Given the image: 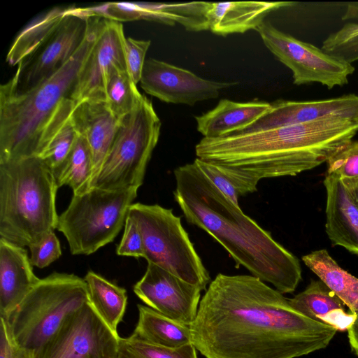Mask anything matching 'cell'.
<instances>
[{
  "label": "cell",
  "instance_id": "1",
  "mask_svg": "<svg viewBox=\"0 0 358 358\" xmlns=\"http://www.w3.org/2000/svg\"><path fill=\"white\" fill-rule=\"evenodd\" d=\"M189 327L206 358H296L325 348L337 332L259 278L224 273L210 282Z\"/></svg>",
  "mask_w": 358,
  "mask_h": 358
},
{
  "label": "cell",
  "instance_id": "2",
  "mask_svg": "<svg viewBox=\"0 0 358 358\" xmlns=\"http://www.w3.org/2000/svg\"><path fill=\"white\" fill-rule=\"evenodd\" d=\"M357 132L358 120L332 116L257 132L203 137L195 153L227 175L243 196L255 192L264 178L294 176L327 162Z\"/></svg>",
  "mask_w": 358,
  "mask_h": 358
},
{
  "label": "cell",
  "instance_id": "3",
  "mask_svg": "<svg viewBox=\"0 0 358 358\" xmlns=\"http://www.w3.org/2000/svg\"><path fill=\"white\" fill-rule=\"evenodd\" d=\"M175 201L186 220L210 235L243 266L282 294L302 279L298 258L220 192L192 162L174 171Z\"/></svg>",
  "mask_w": 358,
  "mask_h": 358
},
{
  "label": "cell",
  "instance_id": "4",
  "mask_svg": "<svg viewBox=\"0 0 358 358\" xmlns=\"http://www.w3.org/2000/svg\"><path fill=\"white\" fill-rule=\"evenodd\" d=\"M103 18L91 17L88 32L74 55L52 75L26 90L18 85L20 65L0 87V163L38 156L42 138L62 103L71 96L96 41Z\"/></svg>",
  "mask_w": 358,
  "mask_h": 358
},
{
  "label": "cell",
  "instance_id": "5",
  "mask_svg": "<svg viewBox=\"0 0 358 358\" xmlns=\"http://www.w3.org/2000/svg\"><path fill=\"white\" fill-rule=\"evenodd\" d=\"M58 188L37 156L0 163V238L24 248L54 231Z\"/></svg>",
  "mask_w": 358,
  "mask_h": 358
},
{
  "label": "cell",
  "instance_id": "6",
  "mask_svg": "<svg viewBox=\"0 0 358 358\" xmlns=\"http://www.w3.org/2000/svg\"><path fill=\"white\" fill-rule=\"evenodd\" d=\"M87 303L84 278L55 272L41 279L3 319L15 341L37 355L65 322Z\"/></svg>",
  "mask_w": 358,
  "mask_h": 358
},
{
  "label": "cell",
  "instance_id": "7",
  "mask_svg": "<svg viewBox=\"0 0 358 358\" xmlns=\"http://www.w3.org/2000/svg\"><path fill=\"white\" fill-rule=\"evenodd\" d=\"M128 216L141 232L144 256L152 263L192 285L206 289L211 282L180 217L158 204L132 203Z\"/></svg>",
  "mask_w": 358,
  "mask_h": 358
},
{
  "label": "cell",
  "instance_id": "8",
  "mask_svg": "<svg viewBox=\"0 0 358 358\" xmlns=\"http://www.w3.org/2000/svg\"><path fill=\"white\" fill-rule=\"evenodd\" d=\"M137 191L92 187L73 194L69 206L59 215L57 226L71 254L89 255L112 242L124 226Z\"/></svg>",
  "mask_w": 358,
  "mask_h": 358
},
{
  "label": "cell",
  "instance_id": "9",
  "mask_svg": "<svg viewBox=\"0 0 358 358\" xmlns=\"http://www.w3.org/2000/svg\"><path fill=\"white\" fill-rule=\"evenodd\" d=\"M161 121L152 101L142 94L124 117L92 187L107 190L138 189L158 142Z\"/></svg>",
  "mask_w": 358,
  "mask_h": 358
},
{
  "label": "cell",
  "instance_id": "10",
  "mask_svg": "<svg viewBox=\"0 0 358 358\" xmlns=\"http://www.w3.org/2000/svg\"><path fill=\"white\" fill-rule=\"evenodd\" d=\"M257 31L265 46L292 71L296 85L319 83L331 89L348 84L355 71L352 64L278 30L269 22L264 21Z\"/></svg>",
  "mask_w": 358,
  "mask_h": 358
},
{
  "label": "cell",
  "instance_id": "11",
  "mask_svg": "<svg viewBox=\"0 0 358 358\" xmlns=\"http://www.w3.org/2000/svg\"><path fill=\"white\" fill-rule=\"evenodd\" d=\"M120 338L87 303L65 322L36 358H117Z\"/></svg>",
  "mask_w": 358,
  "mask_h": 358
},
{
  "label": "cell",
  "instance_id": "12",
  "mask_svg": "<svg viewBox=\"0 0 358 358\" xmlns=\"http://www.w3.org/2000/svg\"><path fill=\"white\" fill-rule=\"evenodd\" d=\"M133 290L148 307L188 326L196 316L202 291L152 263Z\"/></svg>",
  "mask_w": 358,
  "mask_h": 358
},
{
  "label": "cell",
  "instance_id": "13",
  "mask_svg": "<svg viewBox=\"0 0 358 358\" xmlns=\"http://www.w3.org/2000/svg\"><path fill=\"white\" fill-rule=\"evenodd\" d=\"M236 83L204 79L189 70L153 58L145 60L140 80L147 94L166 103L189 106L215 99L221 90Z\"/></svg>",
  "mask_w": 358,
  "mask_h": 358
},
{
  "label": "cell",
  "instance_id": "14",
  "mask_svg": "<svg viewBox=\"0 0 358 358\" xmlns=\"http://www.w3.org/2000/svg\"><path fill=\"white\" fill-rule=\"evenodd\" d=\"M122 24L103 18L96 41L79 73L71 99L106 101L105 82L110 69L127 70Z\"/></svg>",
  "mask_w": 358,
  "mask_h": 358
},
{
  "label": "cell",
  "instance_id": "15",
  "mask_svg": "<svg viewBox=\"0 0 358 358\" xmlns=\"http://www.w3.org/2000/svg\"><path fill=\"white\" fill-rule=\"evenodd\" d=\"M90 16L73 6L48 41L27 62H21L23 90L46 79L77 52L89 30ZM22 90V91H23Z\"/></svg>",
  "mask_w": 358,
  "mask_h": 358
},
{
  "label": "cell",
  "instance_id": "16",
  "mask_svg": "<svg viewBox=\"0 0 358 358\" xmlns=\"http://www.w3.org/2000/svg\"><path fill=\"white\" fill-rule=\"evenodd\" d=\"M332 116L358 120V95L317 101L277 100L269 110L247 128L233 134H248L307 123Z\"/></svg>",
  "mask_w": 358,
  "mask_h": 358
},
{
  "label": "cell",
  "instance_id": "17",
  "mask_svg": "<svg viewBox=\"0 0 358 358\" xmlns=\"http://www.w3.org/2000/svg\"><path fill=\"white\" fill-rule=\"evenodd\" d=\"M71 119L78 134L85 138L92 152V186L110 149L120 120L103 100H85L75 103Z\"/></svg>",
  "mask_w": 358,
  "mask_h": 358
},
{
  "label": "cell",
  "instance_id": "18",
  "mask_svg": "<svg viewBox=\"0 0 358 358\" xmlns=\"http://www.w3.org/2000/svg\"><path fill=\"white\" fill-rule=\"evenodd\" d=\"M27 251L0 238V317L6 318L40 281Z\"/></svg>",
  "mask_w": 358,
  "mask_h": 358
},
{
  "label": "cell",
  "instance_id": "19",
  "mask_svg": "<svg viewBox=\"0 0 358 358\" xmlns=\"http://www.w3.org/2000/svg\"><path fill=\"white\" fill-rule=\"evenodd\" d=\"M325 230L334 245L358 255V209L342 180L327 174Z\"/></svg>",
  "mask_w": 358,
  "mask_h": 358
},
{
  "label": "cell",
  "instance_id": "20",
  "mask_svg": "<svg viewBox=\"0 0 358 358\" xmlns=\"http://www.w3.org/2000/svg\"><path fill=\"white\" fill-rule=\"evenodd\" d=\"M289 1H232L210 3L207 13L208 28L220 36L243 34L255 29L272 10L290 6Z\"/></svg>",
  "mask_w": 358,
  "mask_h": 358
},
{
  "label": "cell",
  "instance_id": "21",
  "mask_svg": "<svg viewBox=\"0 0 358 358\" xmlns=\"http://www.w3.org/2000/svg\"><path fill=\"white\" fill-rule=\"evenodd\" d=\"M270 107L271 103L264 101L236 102L223 99L212 110L194 117L196 128L204 138L226 136L250 126Z\"/></svg>",
  "mask_w": 358,
  "mask_h": 358
},
{
  "label": "cell",
  "instance_id": "22",
  "mask_svg": "<svg viewBox=\"0 0 358 358\" xmlns=\"http://www.w3.org/2000/svg\"><path fill=\"white\" fill-rule=\"evenodd\" d=\"M289 302L306 317L330 325L337 331L348 330L356 317V314L345 311V303L321 280H312Z\"/></svg>",
  "mask_w": 358,
  "mask_h": 358
},
{
  "label": "cell",
  "instance_id": "23",
  "mask_svg": "<svg viewBox=\"0 0 358 358\" xmlns=\"http://www.w3.org/2000/svg\"><path fill=\"white\" fill-rule=\"evenodd\" d=\"M75 102L65 100L53 116L42 138L38 154L53 174L71 152L78 138L71 113Z\"/></svg>",
  "mask_w": 358,
  "mask_h": 358
},
{
  "label": "cell",
  "instance_id": "24",
  "mask_svg": "<svg viewBox=\"0 0 358 358\" xmlns=\"http://www.w3.org/2000/svg\"><path fill=\"white\" fill-rule=\"evenodd\" d=\"M138 319L131 336L149 344L177 349L192 344L190 327L141 304L137 305Z\"/></svg>",
  "mask_w": 358,
  "mask_h": 358
},
{
  "label": "cell",
  "instance_id": "25",
  "mask_svg": "<svg viewBox=\"0 0 358 358\" xmlns=\"http://www.w3.org/2000/svg\"><path fill=\"white\" fill-rule=\"evenodd\" d=\"M74 6L55 7L27 25L17 36L6 57L10 66H15L33 56L57 29Z\"/></svg>",
  "mask_w": 358,
  "mask_h": 358
},
{
  "label": "cell",
  "instance_id": "26",
  "mask_svg": "<svg viewBox=\"0 0 358 358\" xmlns=\"http://www.w3.org/2000/svg\"><path fill=\"white\" fill-rule=\"evenodd\" d=\"M302 261L337 296L350 313H358V278L342 268L325 249L311 252Z\"/></svg>",
  "mask_w": 358,
  "mask_h": 358
},
{
  "label": "cell",
  "instance_id": "27",
  "mask_svg": "<svg viewBox=\"0 0 358 358\" xmlns=\"http://www.w3.org/2000/svg\"><path fill=\"white\" fill-rule=\"evenodd\" d=\"M84 280L87 284L89 303L101 320L115 333L122 321L127 304L124 288L90 271Z\"/></svg>",
  "mask_w": 358,
  "mask_h": 358
},
{
  "label": "cell",
  "instance_id": "28",
  "mask_svg": "<svg viewBox=\"0 0 358 358\" xmlns=\"http://www.w3.org/2000/svg\"><path fill=\"white\" fill-rule=\"evenodd\" d=\"M54 176L58 187L68 185L72 189L73 195L85 193L91 189L93 159L84 137L78 136L71 152Z\"/></svg>",
  "mask_w": 358,
  "mask_h": 358
},
{
  "label": "cell",
  "instance_id": "29",
  "mask_svg": "<svg viewBox=\"0 0 358 358\" xmlns=\"http://www.w3.org/2000/svg\"><path fill=\"white\" fill-rule=\"evenodd\" d=\"M141 96L127 70L118 66L110 69L105 82V99L116 118L121 120L130 113Z\"/></svg>",
  "mask_w": 358,
  "mask_h": 358
},
{
  "label": "cell",
  "instance_id": "30",
  "mask_svg": "<svg viewBox=\"0 0 358 358\" xmlns=\"http://www.w3.org/2000/svg\"><path fill=\"white\" fill-rule=\"evenodd\" d=\"M117 358H197V355L192 344L170 349L149 344L130 336L120 337Z\"/></svg>",
  "mask_w": 358,
  "mask_h": 358
},
{
  "label": "cell",
  "instance_id": "31",
  "mask_svg": "<svg viewBox=\"0 0 358 358\" xmlns=\"http://www.w3.org/2000/svg\"><path fill=\"white\" fill-rule=\"evenodd\" d=\"M322 50L348 64L358 60V24L346 23L324 41Z\"/></svg>",
  "mask_w": 358,
  "mask_h": 358
},
{
  "label": "cell",
  "instance_id": "32",
  "mask_svg": "<svg viewBox=\"0 0 358 358\" xmlns=\"http://www.w3.org/2000/svg\"><path fill=\"white\" fill-rule=\"evenodd\" d=\"M327 174L340 179L358 177V141H351L327 162Z\"/></svg>",
  "mask_w": 358,
  "mask_h": 358
},
{
  "label": "cell",
  "instance_id": "33",
  "mask_svg": "<svg viewBox=\"0 0 358 358\" xmlns=\"http://www.w3.org/2000/svg\"><path fill=\"white\" fill-rule=\"evenodd\" d=\"M150 43V40H138L131 37H126L124 39L127 70L136 85L141 80L145 55Z\"/></svg>",
  "mask_w": 358,
  "mask_h": 358
},
{
  "label": "cell",
  "instance_id": "34",
  "mask_svg": "<svg viewBox=\"0 0 358 358\" xmlns=\"http://www.w3.org/2000/svg\"><path fill=\"white\" fill-rule=\"evenodd\" d=\"M29 248L31 265L40 268L47 267L62 255L60 243L54 231L48 233Z\"/></svg>",
  "mask_w": 358,
  "mask_h": 358
},
{
  "label": "cell",
  "instance_id": "35",
  "mask_svg": "<svg viewBox=\"0 0 358 358\" xmlns=\"http://www.w3.org/2000/svg\"><path fill=\"white\" fill-rule=\"evenodd\" d=\"M206 178L235 205H238L240 193L232 180L216 166L196 158L193 162Z\"/></svg>",
  "mask_w": 358,
  "mask_h": 358
},
{
  "label": "cell",
  "instance_id": "36",
  "mask_svg": "<svg viewBox=\"0 0 358 358\" xmlns=\"http://www.w3.org/2000/svg\"><path fill=\"white\" fill-rule=\"evenodd\" d=\"M124 230L116 253L119 256L143 257V243L139 229L136 222L128 216L124 224Z\"/></svg>",
  "mask_w": 358,
  "mask_h": 358
},
{
  "label": "cell",
  "instance_id": "37",
  "mask_svg": "<svg viewBox=\"0 0 358 358\" xmlns=\"http://www.w3.org/2000/svg\"><path fill=\"white\" fill-rule=\"evenodd\" d=\"M0 358H36L34 352L15 341L3 317H0Z\"/></svg>",
  "mask_w": 358,
  "mask_h": 358
},
{
  "label": "cell",
  "instance_id": "38",
  "mask_svg": "<svg viewBox=\"0 0 358 358\" xmlns=\"http://www.w3.org/2000/svg\"><path fill=\"white\" fill-rule=\"evenodd\" d=\"M347 331L351 349L358 356V313Z\"/></svg>",
  "mask_w": 358,
  "mask_h": 358
},
{
  "label": "cell",
  "instance_id": "39",
  "mask_svg": "<svg viewBox=\"0 0 358 358\" xmlns=\"http://www.w3.org/2000/svg\"><path fill=\"white\" fill-rule=\"evenodd\" d=\"M358 209V177L341 180Z\"/></svg>",
  "mask_w": 358,
  "mask_h": 358
},
{
  "label": "cell",
  "instance_id": "40",
  "mask_svg": "<svg viewBox=\"0 0 358 358\" xmlns=\"http://www.w3.org/2000/svg\"><path fill=\"white\" fill-rule=\"evenodd\" d=\"M358 16V3H353L348 5L346 13L344 15V19H349Z\"/></svg>",
  "mask_w": 358,
  "mask_h": 358
}]
</instances>
